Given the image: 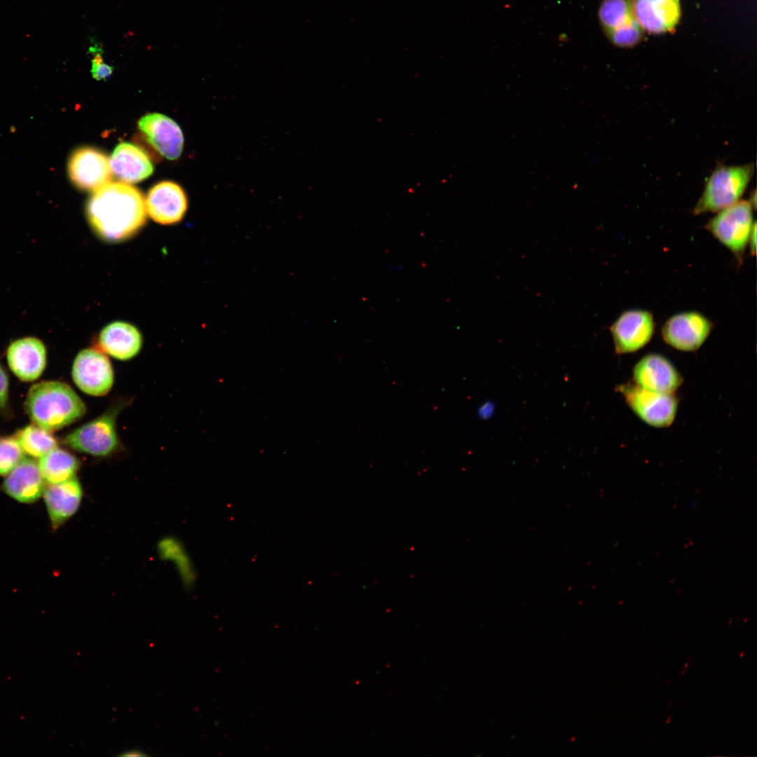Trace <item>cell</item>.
I'll return each instance as SVG.
<instances>
[{"mask_svg":"<svg viewBox=\"0 0 757 757\" xmlns=\"http://www.w3.org/2000/svg\"><path fill=\"white\" fill-rule=\"evenodd\" d=\"M493 411V404L490 402L482 404L477 411L478 416L482 419L490 418Z\"/></svg>","mask_w":757,"mask_h":757,"instance_id":"26","label":"cell"},{"mask_svg":"<svg viewBox=\"0 0 757 757\" xmlns=\"http://www.w3.org/2000/svg\"><path fill=\"white\" fill-rule=\"evenodd\" d=\"M688 663H689V662H688L687 663H686V664H684V666H683V668L685 669V670H687V669H688Z\"/></svg>","mask_w":757,"mask_h":757,"instance_id":"30","label":"cell"},{"mask_svg":"<svg viewBox=\"0 0 757 757\" xmlns=\"http://www.w3.org/2000/svg\"><path fill=\"white\" fill-rule=\"evenodd\" d=\"M90 223L105 240L118 241L133 235L144 224L142 193L125 182H108L94 191L87 205Z\"/></svg>","mask_w":757,"mask_h":757,"instance_id":"1","label":"cell"},{"mask_svg":"<svg viewBox=\"0 0 757 757\" xmlns=\"http://www.w3.org/2000/svg\"><path fill=\"white\" fill-rule=\"evenodd\" d=\"M38 466L47 484H57L75 477L78 459L69 451L56 447L39 458Z\"/></svg>","mask_w":757,"mask_h":757,"instance_id":"21","label":"cell"},{"mask_svg":"<svg viewBox=\"0 0 757 757\" xmlns=\"http://www.w3.org/2000/svg\"><path fill=\"white\" fill-rule=\"evenodd\" d=\"M713 326L712 322L701 313L688 311L669 317L664 323L661 333L663 340L671 347L683 351H694L704 343Z\"/></svg>","mask_w":757,"mask_h":757,"instance_id":"8","label":"cell"},{"mask_svg":"<svg viewBox=\"0 0 757 757\" xmlns=\"http://www.w3.org/2000/svg\"><path fill=\"white\" fill-rule=\"evenodd\" d=\"M616 390L622 394L635 414L647 424L665 428L673 423L678 407V400L673 393L653 392L636 383L621 384Z\"/></svg>","mask_w":757,"mask_h":757,"instance_id":"6","label":"cell"},{"mask_svg":"<svg viewBox=\"0 0 757 757\" xmlns=\"http://www.w3.org/2000/svg\"><path fill=\"white\" fill-rule=\"evenodd\" d=\"M24 458L25 453L15 437H0V475L6 476Z\"/></svg>","mask_w":757,"mask_h":757,"instance_id":"23","label":"cell"},{"mask_svg":"<svg viewBox=\"0 0 757 757\" xmlns=\"http://www.w3.org/2000/svg\"><path fill=\"white\" fill-rule=\"evenodd\" d=\"M754 172V164L716 168L693 208L695 215L718 212L739 200Z\"/></svg>","mask_w":757,"mask_h":757,"instance_id":"3","label":"cell"},{"mask_svg":"<svg viewBox=\"0 0 757 757\" xmlns=\"http://www.w3.org/2000/svg\"><path fill=\"white\" fill-rule=\"evenodd\" d=\"M138 127L161 155L169 160L180 156L184 145L183 134L170 118L158 113L147 114L139 120Z\"/></svg>","mask_w":757,"mask_h":757,"instance_id":"13","label":"cell"},{"mask_svg":"<svg viewBox=\"0 0 757 757\" xmlns=\"http://www.w3.org/2000/svg\"><path fill=\"white\" fill-rule=\"evenodd\" d=\"M750 252L752 254H756V224L755 223L749 239V243Z\"/></svg>","mask_w":757,"mask_h":757,"instance_id":"27","label":"cell"},{"mask_svg":"<svg viewBox=\"0 0 757 757\" xmlns=\"http://www.w3.org/2000/svg\"><path fill=\"white\" fill-rule=\"evenodd\" d=\"M633 377L640 387L659 393L669 394L681 385L683 378L664 356L648 354L634 366Z\"/></svg>","mask_w":757,"mask_h":757,"instance_id":"12","label":"cell"},{"mask_svg":"<svg viewBox=\"0 0 757 757\" xmlns=\"http://www.w3.org/2000/svg\"><path fill=\"white\" fill-rule=\"evenodd\" d=\"M100 348L120 360L134 357L140 350L142 338L139 330L124 322H114L106 326L98 339Z\"/></svg>","mask_w":757,"mask_h":757,"instance_id":"20","label":"cell"},{"mask_svg":"<svg viewBox=\"0 0 757 757\" xmlns=\"http://www.w3.org/2000/svg\"><path fill=\"white\" fill-rule=\"evenodd\" d=\"M671 716L670 715V716H669L668 717V718L667 719V721H666V724H669V721H670V720H671Z\"/></svg>","mask_w":757,"mask_h":757,"instance_id":"29","label":"cell"},{"mask_svg":"<svg viewBox=\"0 0 757 757\" xmlns=\"http://www.w3.org/2000/svg\"><path fill=\"white\" fill-rule=\"evenodd\" d=\"M753 205L739 200L720 211L705 225L706 229L726 247L740 262L749 243L753 221Z\"/></svg>","mask_w":757,"mask_h":757,"instance_id":"4","label":"cell"},{"mask_svg":"<svg viewBox=\"0 0 757 757\" xmlns=\"http://www.w3.org/2000/svg\"><path fill=\"white\" fill-rule=\"evenodd\" d=\"M118 409H110L78 428L64 437L63 443L76 451L95 456L111 454L119 444L116 430Z\"/></svg>","mask_w":757,"mask_h":757,"instance_id":"7","label":"cell"},{"mask_svg":"<svg viewBox=\"0 0 757 757\" xmlns=\"http://www.w3.org/2000/svg\"><path fill=\"white\" fill-rule=\"evenodd\" d=\"M70 180L78 188L96 190L110 182V159L91 147H81L70 156L67 163Z\"/></svg>","mask_w":757,"mask_h":757,"instance_id":"11","label":"cell"},{"mask_svg":"<svg viewBox=\"0 0 757 757\" xmlns=\"http://www.w3.org/2000/svg\"><path fill=\"white\" fill-rule=\"evenodd\" d=\"M43 496L51 526L55 530L77 512L83 498V490L74 477L60 483L48 484Z\"/></svg>","mask_w":757,"mask_h":757,"instance_id":"17","label":"cell"},{"mask_svg":"<svg viewBox=\"0 0 757 757\" xmlns=\"http://www.w3.org/2000/svg\"><path fill=\"white\" fill-rule=\"evenodd\" d=\"M15 437L24 453L34 458H41L57 447V442L51 433L35 424L18 431Z\"/></svg>","mask_w":757,"mask_h":757,"instance_id":"22","label":"cell"},{"mask_svg":"<svg viewBox=\"0 0 757 757\" xmlns=\"http://www.w3.org/2000/svg\"><path fill=\"white\" fill-rule=\"evenodd\" d=\"M90 72L96 80H102L109 77L113 72V67L104 62L91 68Z\"/></svg>","mask_w":757,"mask_h":757,"instance_id":"25","label":"cell"},{"mask_svg":"<svg viewBox=\"0 0 757 757\" xmlns=\"http://www.w3.org/2000/svg\"><path fill=\"white\" fill-rule=\"evenodd\" d=\"M72 378L77 387L86 394L102 396L114 383V371L109 359L102 353L86 348L75 357Z\"/></svg>","mask_w":757,"mask_h":757,"instance_id":"9","label":"cell"},{"mask_svg":"<svg viewBox=\"0 0 757 757\" xmlns=\"http://www.w3.org/2000/svg\"><path fill=\"white\" fill-rule=\"evenodd\" d=\"M636 18L645 32L671 33L681 18L680 0H634Z\"/></svg>","mask_w":757,"mask_h":757,"instance_id":"15","label":"cell"},{"mask_svg":"<svg viewBox=\"0 0 757 757\" xmlns=\"http://www.w3.org/2000/svg\"><path fill=\"white\" fill-rule=\"evenodd\" d=\"M119 756H146V754L144 753H143L142 751H139V750H137V749H132V750L125 751L124 753L123 752L121 754H119Z\"/></svg>","mask_w":757,"mask_h":757,"instance_id":"28","label":"cell"},{"mask_svg":"<svg viewBox=\"0 0 757 757\" xmlns=\"http://www.w3.org/2000/svg\"><path fill=\"white\" fill-rule=\"evenodd\" d=\"M111 172L125 183H136L149 177L154 167L147 155L138 146L122 142L110 158Z\"/></svg>","mask_w":757,"mask_h":757,"instance_id":"19","label":"cell"},{"mask_svg":"<svg viewBox=\"0 0 757 757\" xmlns=\"http://www.w3.org/2000/svg\"><path fill=\"white\" fill-rule=\"evenodd\" d=\"M7 360L11 371L20 380L34 381L41 376L46 366L45 346L34 337L18 339L9 346Z\"/></svg>","mask_w":757,"mask_h":757,"instance_id":"16","label":"cell"},{"mask_svg":"<svg viewBox=\"0 0 757 757\" xmlns=\"http://www.w3.org/2000/svg\"><path fill=\"white\" fill-rule=\"evenodd\" d=\"M655 325L653 315L647 310L622 312L609 328L615 353H629L642 348L650 341Z\"/></svg>","mask_w":757,"mask_h":757,"instance_id":"10","label":"cell"},{"mask_svg":"<svg viewBox=\"0 0 757 757\" xmlns=\"http://www.w3.org/2000/svg\"><path fill=\"white\" fill-rule=\"evenodd\" d=\"M146 213L161 224L178 222L187 208V198L177 184L164 181L158 183L149 191L145 200Z\"/></svg>","mask_w":757,"mask_h":757,"instance_id":"14","label":"cell"},{"mask_svg":"<svg viewBox=\"0 0 757 757\" xmlns=\"http://www.w3.org/2000/svg\"><path fill=\"white\" fill-rule=\"evenodd\" d=\"M45 484L38 463L25 457L6 475L1 488L13 499L23 503H32L43 495Z\"/></svg>","mask_w":757,"mask_h":757,"instance_id":"18","label":"cell"},{"mask_svg":"<svg viewBox=\"0 0 757 757\" xmlns=\"http://www.w3.org/2000/svg\"><path fill=\"white\" fill-rule=\"evenodd\" d=\"M744 655V651L741 652L739 653V657H741V658L743 657Z\"/></svg>","mask_w":757,"mask_h":757,"instance_id":"31","label":"cell"},{"mask_svg":"<svg viewBox=\"0 0 757 757\" xmlns=\"http://www.w3.org/2000/svg\"><path fill=\"white\" fill-rule=\"evenodd\" d=\"M25 410L32 422L50 432L80 419L84 402L67 383L43 381L33 385L27 395Z\"/></svg>","mask_w":757,"mask_h":757,"instance_id":"2","label":"cell"},{"mask_svg":"<svg viewBox=\"0 0 757 757\" xmlns=\"http://www.w3.org/2000/svg\"><path fill=\"white\" fill-rule=\"evenodd\" d=\"M598 19L605 36L615 46L633 48L643 39L645 32L636 18L634 0H601Z\"/></svg>","mask_w":757,"mask_h":757,"instance_id":"5","label":"cell"},{"mask_svg":"<svg viewBox=\"0 0 757 757\" xmlns=\"http://www.w3.org/2000/svg\"><path fill=\"white\" fill-rule=\"evenodd\" d=\"M8 378L4 369L0 365V409H4L8 402Z\"/></svg>","mask_w":757,"mask_h":757,"instance_id":"24","label":"cell"}]
</instances>
